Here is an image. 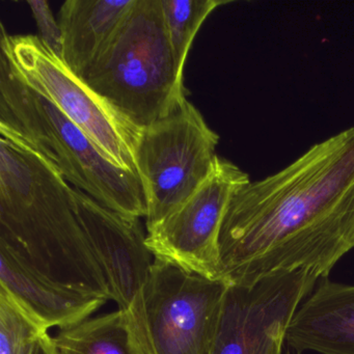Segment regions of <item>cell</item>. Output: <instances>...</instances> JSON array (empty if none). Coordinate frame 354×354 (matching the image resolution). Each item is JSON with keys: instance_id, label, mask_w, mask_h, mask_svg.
<instances>
[{"instance_id": "cell-6", "label": "cell", "mask_w": 354, "mask_h": 354, "mask_svg": "<svg viewBox=\"0 0 354 354\" xmlns=\"http://www.w3.org/2000/svg\"><path fill=\"white\" fill-rule=\"evenodd\" d=\"M218 144V134L187 99L142 129L136 162L146 198L147 230L198 189L212 171Z\"/></svg>"}, {"instance_id": "cell-5", "label": "cell", "mask_w": 354, "mask_h": 354, "mask_svg": "<svg viewBox=\"0 0 354 354\" xmlns=\"http://www.w3.org/2000/svg\"><path fill=\"white\" fill-rule=\"evenodd\" d=\"M0 46L21 80L77 125L109 162L138 175L140 128L53 57L38 36H9L1 28Z\"/></svg>"}, {"instance_id": "cell-2", "label": "cell", "mask_w": 354, "mask_h": 354, "mask_svg": "<svg viewBox=\"0 0 354 354\" xmlns=\"http://www.w3.org/2000/svg\"><path fill=\"white\" fill-rule=\"evenodd\" d=\"M72 189L50 161L0 128V245L51 283L113 300Z\"/></svg>"}, {"instance_id": "cell-17", "label": "cell", "mask_w": 354, "mask_h": 354, "mask_svg": "<svg viewBox=\"0 0 354 354\" xmlns=\"http://www.w3.org/2000/svg\"><path fill=\"white\" fill-rule=\"evenodd\" d=\"M28 3L38 26L40 32L38 38L53 57L63 62L62 30L59 21L53 17L48 3L46 0H30Z\"/></svg>"}, {"instance_id": "cell-14", "label": "cell", "mask_w": 354, "mask_h": 354, "mask_svg": "<svg viewBox=\"0 0 354 354\" xmlns=\"http://www.w3.org/2000/svg\"><path fill=\"white\" fill-rule=\"evenodd\" d=\"M53 337L57 354H138L119 310L59 329Z\"/></svg>"}, {"instance_id": "cell-4", "label": "cell", "mask_w": 354, "mask_h": 354, "mask_svg": "<svg viewBox=\"0 0 354 354\" xmlns=\"http://www.w3.org/2000/svg\"><path fill=\"white\" fill-rule=\"evenodd\" d=\"M82 80L140 130L187 99L169 46L161 0H136Z\"/></svg>"}, {"instance_id": "cell-7", "label": "cell", "mask_w": 354, "mask_h": 354, "mask_svg": "<svg viewBox=\"0 0 354 354\" xmlns=\"http://www.w3.org/2000/svg\"><path fill=\"white\" fill-rule=\"evenodd\" d=\"M227 287L154 258L145 298L150 354H212Z\"/></svg>"}, {"instance_id": "cell-15", "label": "cell", "mask_w": 354, "mask_h": 354, "mask_svg": "<svg viewBox=\"0 0 354 354\" xmlns=\"http://www.w3.org/2000/svg\"><path fill=\"white\" fill-rule=\"evenodd\" d=\"M230 1L223 0H161L169 46L180 76L194 38L212 12Z\"/></svg>"}, {"instance_id": "cell-12", "label": "cell", "mask_w": 354, "mask_h": 354, "mask_svg": "<svg viewBox=\"0 0 354 354\" xmlns=\"http://www.w3.org/2000/svg\"><path fill=\"white\" fill-rule=\"evenodd\" d=\"M0 289L5 290L44 330L74 326L91 318L107 300L51 283L0 245Z\"/></svg>"}, {"instance_id": "cell-1", "label": "cell", "mask_w": 354, "mask_h": 354, "mask_svg": "<svg viewBox=\"0 0 354 354\" xmlns=\"http://www.w3.org/2000/svg\"><path fill=\"white\" fill-rule=\"evenodd\" d=\"M354 250V127L310 147L234 196L221 236V275L248 286L306 270L326 279Z\"/></svg>"}, {"instance_id": "cell-16", "label": "cell", "mask_w": 354, "mask_h": 354, "mask_svg": "<svg viewBox=\"0 0 354 354\" xmlns=\"http://www.w3.org/2000/svg\"><path fill=\"white\" fill-rule=\"evenodd\" d=\"M47 333L0 289V354H34L37 342Z\"/></svg>"}, {"instance_id": "cell-11", "label": "cell", "mask_w": 354, "mask_h": 354, "mask_svg": "<svg viewBox=\"0 0 354 354\" xmlns=\"http://www.w3.org/2000/svg\"><path fill=\"white\" fill-rule=\"evenodd\" d=\"M287 343L297 352L354 354V285L320 279L296 310Z\"/></svg>"}, {"instance_id": "cell-9", "label": "cell", "mask_w": 354, "mask_h": 354, "mask_svg": "<svg viewBox=\"0 0 354 354\" xmlns=\"http://www.w3.org/2000/svg\"><path fill=\"white\" fill-rule=\"evenodd\" d=\"M72 194L134 348L138 354H150L145 298L154 256L147 245L140 218L106 208L77 188Z\"/></svg>"}, {"instance_id": "cell-8", "label": "cell", "mask_w": 354, "mask_h": 354, "mask_svg": "<svg viewBox=\"0 0 354 354\" xmlns=\"http://www.w3.org/2000/svg\"><path fill=\"white\" fill-rule=\"evenodd\" d=\"M250 182V176L238 165L217 156L198 189L158 225L147 230V245L154 258L223 281L221 225L234 196Z\"/></svg>"}, {"instance_id": "cell-10", "label": "cell", "mask_w": 354, "mask_h": 354, "mask_svg": "<svg viewBox=\"0 0 354 354\" xmlns=\"http://www.w3.org/2000/svg\"><path fill=\"white\" fill-rule=\"evenodd\" d=\"M317 281L310 271L295 270L229 285L212 354H281L290 323Z\"/></svg>"}, {"instance_id": "cell-18", "label": "cell", "mask_w": 354, "mask_h": 354, "mask_svg": "<svg viewBox=\"0 0 354 354\" xmlns=\"http://www.w3.org/2000/svg\"><path fill=\"white\" fill-rule=\"evenodd\" d=\"M34 354H57L53 337L49 333H45L37 342Z\"/></svg>"}, {"instance_id": "cell-13", "label": "cell", "mask_w": 354, "mask_h": 354, "mask_svg": "<svg viewBox=\"0 0 354 354\" xmlns=\"http://www.w3.org/2000/svg\"><path fill=\"white\" fill-rule=\"evenodd\" d=\"M136 0H67L59 24L63 37V63L84 78L102 55L129 14Z\"/></svg>"}, {"instance_id": "cell-3", "label": "cell", "mask_w": 354, "mask_h": 354, "mask_svg": "<svg viewBox=\"0 0 354 354\" xmlns=\"http://www.w3.org/2000/svg\"><path fill=\"white\" fill-rule=\"evenodd\" d=\"M0 128L38 151L77 189L131 217L147 216L136 174L109 162L88 136L59 109L30 88L0 53Z\"/></svg>"}]
</instances>
